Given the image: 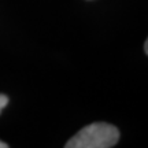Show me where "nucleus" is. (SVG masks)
Returning <instances> with one entry per match:
<instances>
[{
  "label": "nucleus",
  "instance_id": "obj_4",
  "mask_svg": "<svg viewBox=\"0 0 148 148\" xmlns=\"http://www.w3.org/2000/svg\"><path fill=\"white\" fill-rule=\"evenodd\" d=\"M7 147H8V145H7L5 143H3V141H0V148H7Z\"/></svg>",
  "mask_w": 148,
  "mask_h": 148
},
{
  "label": "nucleus",
  "instance_id": "obj_1",
  "mask_svg": "<svg viewBox=\"0 0 148 148\" xmlns=\"http://www.w3.org/2000/svg\"><path fill=\"white\" fill-rule=\"evenodd\" d=\"M119 140V130L106 122H95L82 127L66 143V148H111Z\"/></svg>",
  "mask_w": 148,
  "mask_h": 148
},
{
  "label": "nucleus",
  "instance_id": "obj_2",
  "mask_svg": "<svg viewBox=\"0 0 148 148\" xmlns=\"http://www.w3.org/2000/svg\"><path fill=\"white\" fill-rule=\"evenodd\" d=\"M7 103H8V97L5 95H0V112L3 111L5 106H7Z\"/></svg>",
  "mask_w": 148,
  "mask_h": 148
},
{
  "label": "nucleus",
  "instance_id": "obj_3",
  "mask_svg": "<svg viewBox=\"0 0 148 148\" xmlns=\"http://www.w3.org/2000/svg\"><path fill=\"white\" fill-rule=\"evenodd\" d=\"M144 49H145V52L148 55V38H147V41H145V44H144Z\"/></svg>",
  "mask_w": 148,
  "mask_h": 148
}]
</instances>
